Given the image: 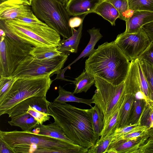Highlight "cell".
Returning a JSON list of instances; mask_svg holds the SVG:
<instances>
[{
	"label": "cell",
	"instance_id": "cell-33",
	"mask_svg": "<svg viewBox=\"0 0 153 153\" xmlns=\"http://www.w3.org/2000/svg\"><path fill=\"white\" fill-rule=\"evenodd\" d=\"M138 59L148 83L149 99L150 101L153 102V66L143 60Z\"/></svg>",
	"mask_w": 153,
	"mask_h": 153
},
{
	"label": "cell",
	"instance_id": "cell-36",
	"mask_svg": "<svg viewBox=\"0 0 153 153\" xmlns=\"http://www.w3.org/2000/svg\"><path fill=\"white\" fill-rule=\"evenodd\" d=\"M143 129L149 130L147 127L142 126L139 123L127 125L122 127L117 128L114 132L111 135L114 138L134 131Z\"/></svg>",
	"mask_w": 153,
	"mask_h": 153
},
{
	"label": "cell",
	"instance_id": "cell-6",
	"mask_svg": "<svg viewBox=\"0 0 153 153\" xmlns=\"http://www.w3.org/2000/svg\"><path fill=\"white\" fill-rule=\"evenodd\" d=\"M3 21L15 34L34 47H57L61 40L60 35L44 22L27 23L17 19Z\"/></svg>",
	"mask_w": 153,
	"mask_h": 153
},
{
	"label": "cell",
	"instance_id": "cell-30",
	"mask_svg": "<svg viewBox=\"0 0 153 153\" xmlns=\"http://www.w3.org/2000/svg\"><path fill=\"white\" fill-rule=\"evenodd\" d=\"M113 139L111 134L104 137H100L94 146L88 149V153H106Z\"/></svg>",
	"mask_w": 153,
	"mask_h": 153
},
{
	"label": "cell",
	"instance_id": "cell-47",
	"mask_svg": "<svg viewBox=\"0 0 153 153\" xmlns=\"http://www.w3.org/2000/svg\"><path fill=\"white\" fill-rule=\"evenodd\" d=\"M62 4L65 5L69 0H58Z\"/></svg>",
	"mask_w": 153,
	"mask_h": 153
},
{
	"label": "cell",
	"instance_id": "cell-14",
	"mask_svg": "<svg viewBox=\"0 0 153 153\" xmlns=\"http://www.w3.org/2000/svg\"><path fill=\"white\" fill-rule=\"evenodd\" d=\"M0 29L4 31L5 33L4 36L15 54L22 56L29 55L33 46L32 45L15 34L7 27L3 21L0 20Z\"/></svg>",
	"mask_w": 153,
	"mask_h": 153
},
{
	"label": "cell",
	"instance_id": "cell-1",
	"mask_svg": "<svg viewBox=\"0 0 153 153\" xmlns=\"http://www.w3.org/2000/svg\"><path fill=\"white\" fill-rule=\"evenodd\" d=\"M48 108L54 122L76 144L88 149L99 139L94 129L90 109L53 102H50Z\"/></svg>",
	"mask_w": 153,
	"mask_h": 153
},
{
	"label": "cell",
	"instance_id": "cell-38",
	"mask_svg": "<svg viewBox=\"0 0 153 153\" xmlns=\"http://www.w3.org/2000/svg\"><path fill=\"white\" fill-rule=\"evenodd\" d=\"M26 113L31 115L41 125L50 118V115L32 108H29Z\"/></svg>",
	"mask_w": 153,
	"mask_h": 153
},
{
	"label": "cell",
	"instance_id": "cell-34",
	"mask_svg": "<svg viewBox=\"0 0 153 153\" xmlns=\"http://www.w3.org/2000/svg\"><path fill=\"white\" fill-rule=\"evenodd\" d=\"M16 79L10 77L0 76V102L3 99Z\"/></svg>",
	"mask_w": 153,
	"mask_h": 153
},
{
	"label": "cell",
	"instance_id": "cell-11",
	"mask_svg": "<svg viewBox=\"0 0 153 153\" xmlns=\"http://www.w3.org/2000/svg\"><path fill=\"white\" fill-rule=\"evenodd\" d=\"M24 56L14 52L4 36H0V76L9 77Z\"/></svg>",
	"mask_w": 153,
	"mask_h": 153
},
{
	"label": "cell",
	"instance_id": "cell-43",
	"mask_svg": "<svg viewBox=\"0 0 153 153\" xmlns=\"http://www.w3.org/2000/svg\"><path fill=\"white\" fill-rule=\"evenodd\" d=\"M0 144V153H15L1 138Z\"/></svg>",
	"mask_w": 153,
	"mask_h": 153
},
{
	"label": "cell",
	"instance_id": "cell-20",
	"mask_svg": "<svg viewBox=\"0 0 153 153\" xmlns=\"http://www.w3.org/2000/svg\"><path fill=\"white\" fill-rule=\"evenodd\" d=\"M109 22L112 26H115L116 19L119 18L120 14L117 9L109 2L101 0L93 11Z\"/></svg>",
	"mask_w": 153,
	"mask_h": 153
},
{
	"label": "cell",
	"instance_id": "cell-7",
	"mask_svg": "<svg viewBox=\"0 0 153 153\" xmlns=\"http://www.w3.org/2000/svg\"><path fill=\"white\" fill-rule=\"evenodd\" d=\"M68 55H60L48 59L39 60L28 55L24 56L10 77L32 78L45 77L59 73L67 60Z\"/></svg>",
	"mask_w": 153,
	"mask_h": 153
},
{
	"label": "cell",
	"instance_id": "cell-42",
	"mask_svg": "<svg viewBox=\"0 0 153 153\" xmlns=\"http://www.w3.org/2000/svg\"><path fill=\"white\" fill-rule=\"evenodd\" d=\"M142 28L144 31L151 41L153 42V21L144 25Z\"/></svg>",
	"mask_w": 153,
	"mask_h": 153
},
{
	"label": "cell",
	"instance_id": "cell-2",
	"mask_svg": "<svg viewBox=\"0 0 153 153\" xmlns=\"http://www.w3.org/2000/svg\"><path fill=\"white\" fill-rule=\"evenodd\" d=\"M130 62L114 41L106 42L94 50L85 62V70L92 76L118 85L124 82Z\"/></svg>",
	"mask_w": 153,
	"mask_h": 153
},
{
	"label": "cell",
	"instance_id": "cell-19",
	"mask_svg": "<svg viewBox=\"0 0 153 153\" xmlns=\"http://www.w3.org/2000/svg\"><path fill=\"white\" fill-rule=\"evenodd\" d=\"M34 129L33 133L75 143L67 137L62 128L55 122L47 125L38 124Z\"/></svg>",
	"mask_w": 153,
	"mask_h": 153
},
{
	"label": "cell",
	"instance_id": "cell-41",
	"mask_svg": "<svg viewBox=\"0 0 153 153\" xmlns=\"http://www.w3.org/2000/svg\"><path fill=\"white\" fill-rule=\"evenodd\" d=\"M87 14L82 15V18L77 16H74L70 18L69 20V25L72 28H74L79 27L82 23L84 19Z\"/></svg>",
	"mask_w": 153,
	"mask_h": 153
},
{
	"label": "cell",
	"instance_id": "cell-32",
	"mask_svg": "<svg viewBox=\"0 0 153 153\" xmlns=\"http://www.w3.org/2000/svg\"><path fill=\"white\" fill-rule=\"evenodd\" d=\"M119 109L114 113L112 117L104 125L99 134L100 137H104L112 134L117 128Z\"/></svg>",
	"mask_w": 153,
	"mask_h": 153
},
{
	"label": "cell",
	"instance_id": "cell-5",
	"mask_svg": "<svg viewBox=\"0 0 153 153\" xmlns=\"http://www.w3.org/2000/svg\"><path fill=\"white\" fill-rule=\"evenodd\" d=\"M35 16L56 31L64 39L73 34L69 25L70 16L65 5L58 0H33L31 5Z\"/></svg>",
	"mask_w": 153,
	"mask_h": 153
},
{
	"label": "cell",
	"instance_id": "cell-4",
	"mask_svg": "<svg viewBox=\"0 0 153 153\" xmlns=\"http://www.w3.org/2000/svg\"><path fill=\"white\" fill-rule=\"evenodd\" d=\"M53 81L50 76L32 78H17L0 102V116L8 114L22 101L32 97H46Z\"/></svg>",
	"mask_w": 153,
	"mask_h": 153
},
{
	"label": "cell",
	"instance_id": "cell-22",
	"mask_svg": "<svg viewBox=\"0 0 153 153\" xmlns=\"http://www.w3.org/2000/svg\"><path fill=\"white\" fill-rule=\"evenodd\" d=\"M134 98V96L133 95L125 93L123 101L119 108L117 128L127 125L130 111Z\"/></svg>",
	"mask_w": 153,
	"mask_h": 153
},
{
	"label": "cell",
	"instance_id": "cell-18",
	"mask_svg": "<svg viewBox=\"0 0 153 153\" xmlns=\"http://www.w3.org/2000/svg\"><path fill=\"white\" fill-rule=\"evenodd\" d=\"M83 23V21L77 30L73 28V34L68 39L63 38L61 40L59 45L57 47L58 51L68 55L71 53L77 52L82 33Z\"/></svg>",
	"mask_w": 153,
	"mask_h": 153
},
{
	"label": "cell",
	"instance_id": "cell-21",
	"mask_svg": "<svg viewBox=\"0 0 153 153\" xmlns=\"http://www.w3.org/2000/svg\"><path fill=\"white\" fill-rule=\"evenodd\" d=\"M8 122L11 126L20 128L22 131H31L37 125L39 124L33 116L26 112L11 118V120Z\"/></svg>",
	"mask_w": 153,
	"mask_h": 153
},
{
	"label": "cell",
	"instance_id": "cell-40",
	"mask_svg": "<svg viewBox=\"0 0 153 153\" xmlns=\"http://www.w3.org/2000/svg\"><path fill=\"white\" fill-rule=\"evenodd\" d=\"M153 153V137H149L135 153Z\"/></svg>",
	"mask_w": 153,
	"mask_h": 153
},
{
	"label": "cell",
	"instance_id": "cell-37",
	"mask_svg": "<svg viewBox=\"0 0 153 153\" xmlns=\"http://www.w3.org/2000/svg\"><path fill=\"white\" fill-rule=\"evenodd\" d=\"M148 130L143 129L134 131L113 138L112 141L121 140H130L137 138L146 134Z\"/></svg>",
	"mask_w": 153,
	"mask_h": 153
},
{
	"label": "cell",
	"instance_id": "cell-9",
	"mask_svg": "<svg viewBox=\"0 0 153 153\" xmlns=\"http://www.w3.org/2000/svg\"><path fill=\"white\" fill-rule=\"evenodd\" d=\"M114 41L129 61L138 58L151 42L142 28L136 33L120 34Z\"/></svg>",
	"mask_w": 153,
	"mask_h": 153
},
{
	"label": "cell",
	"instance_id": "cell-25",
	"mask_svg": "<svg viewBox=\"0 0 153 153\" xmlns=\"http://www.w3.org/2000/svg\"><path fill=\"white\" fill-rule=\"evenodd\" d=\"M59 96L53 100V102L58 103H64L67 102H74L85 104L92 107V99H85L77 97L73 93L67 91L59 85L58 87Z\"/></svg>",
	"mask_w": 153,
	"mask_h": 153
},
{
	"label": "cell",
	"instance_id": "cell-23",
	"mask_svg": "<svg viewBox=\"0 0 153 153\" xmlns=\"http://www.w3.org/2000/svg\"><path fill=\"white\" fill-rule=\"evenodd\" d=\"M100 29L94 27L88 29L87 32L90 35L89 41L85 48L78 57L65 69L66 70L71 65L81 58L89 56L94 50V47L97 42L102 37L100 32Z\"/></svg>",
	"mask_w": 153,
	"mask_h": 153
},
{
	"label": "cell",
	"instance_id": "cell-13",
	"mask_svg": "<svg viewBox=\"0 0 153 153\" xmlns=\"http://www.w3.org/2000/svg\"><path fill=\"white\" fill-rule=\"evenodd\" d=\"M149 137L146 134L135 139L112 141L106 153H135Z\"/></svg>",
	"mask_w": 153,
	"mask_h": 153
},
{
	"label": "cell",
	"instance_id": "cell-35",
	"mask_svg": "<svg viewBox=\"0 0 153 153\" xmlns=\"http://www.w3.org/2000/svg\"><path fill=\"white\" fill-rule=\"evenodd\" d=\"M136 60L141 91L150 101L149 98V87L148 81L138 59H137Z\"/></svg>",
	"mask_w": 153,
	"mask_h": 153
},
{
	"label": "cell",
	"instance_id": "cell-15",
	"mask_svg": "<svg viewBox=\"0 0 153 153\" xmlns=\"http://www.w3.org/2000/svg\"><path fill=\"white\" fill-rule=\"evenodd\" d=\"M153 21V12L145 10L133 11L131 16L125 21L126 33L137 32L144 25Z\"/></svg>",
	"mask_w": 153,
	"mask_h": 153
},
{
	"label": "cell",
	"instance_id": "cell-28",
	"mask_svg": "<svg viewBox=\"0 0 153 153\" xmlns=\"http://www.w3.org/2000/svg\"><path fill=\"white\" fill-rule=\"evenodd\" d=\"M111 4L117 9L120 14L119 19L126 21L133 11L129 8L127 0H105Z\"/></svg>",
	"mask_w": 153,
	"mask_h": 153
},
{
	"label": "cell",
	"instance_id": "cell-46",
	"mask_svg": "<svg viewBox=\"0 0 153 153\" xmlns=\"http://www.w3.org/2000/svg\"><path fill=\"white\" fill-rule=\"evenodd\" d=\"M5 35V33L4 31L2 29H0V36H4Z\"/></svg>",
	"mask_w": 153,
	"mask_h": 153
},
{
	"label": "cell",
	"instance_id": "cell-39",
	"mask_svg": "<svg viewBox=\"0 0 153 153\" xmlns=\"http://www.w3.org/2000/svg\"><path fill=\"white\" fill-rule=\"evenodd\" d=\"M138 58L153 66V42H151Z\"/></svg>",
	"mask_w": 153,
	"mask_h": 153
},
{
	"label": "cell",
	"instance_id": "cell-44",
	"mask_svg": "<svg viewBox=\"0 0 153 153\" xmlns=\"http://www.w3.org/2000/svg\"><path fill=\"white\" fill-rule=\"evenodd\" d=\"M146 135L149 137H153V128L148 130L146 132Z\"/></svg>",
	"mask_w": 153,
	"mask_h": 153
},
{
	"label": "cell",
	"instance_id": "cell-10",
	"mask_svg": "<svg viewBox=\"0 0 153 153\" xmlns=\"http://www.w3.org/2000/svg\"><path fill=\"white\" fill-rule=\"evenodd\" d=\"M34 14L31 6L20 0H0V20H12Z\"/></svg>",
	"mask_w": 153,
	"mask_h": 153
},
{
	"label": "cell",
	"instance_id": "cell-3",
	"mask_svg": "<svg viewBox=\"0 0 153 153\" xmlns=\"http://www.w3.org/2000/svg\"><path fill=\"white\" fill-rule=\"evenodd\" d=\"M0 138L15 153H87L88 151L76 144L31 131L0 130Z\"/></svg>",
	"mask_w": 153,
	"mask_h": 153
},
{
	"label": "cell",
	"instance_id": "cell-31",
	"mask_svg": "<svg viewBox=\"0 0 153 153\" xmlns=\"http://www.w3.org/2000/svg\"><path fill=\"white\" fill-rule=\"evenodd\" d=\"M129 9L133 11L145 10L153 12V0H127Z\"/></svg>",
	"mask_w": 153,
	"mask_h": 153
},
{
	"label": "cell",
	"instance_id": "cell-16",
	"mask_svg": "<svg viewBox=\"0 0 153 153\" xmlns=\"http://www.w3.org/2000/svg\"><path fill=\"white\" fill-rule=\"evenodd\" d=\"M101 0H69L65 5L71 16H77L92 13Z\"/></svg>",
	"mask_w": 153,
	"mask_h": 153
},
{
	"label": "cell",
	"instance_id": "cell-8",
	"mask_svg": "<svg viewBox=\"0 0 153 153\" xmlns=\"http://www.w3.org/2000/svg\"><path fill=\"white\" fill-rule=\"evenodd\" d=\"M96 89L92 98L104 115V125L119 109L124 97V82L118 85L113 84L94 76Z\"/></svg>",
	"mask_w": 153,
	"mask_h": 153
},
{
	"label": "cell",
	"instance_id": "cell-45",
	"mask_svg": "<svg viewBox=\"0 0 153 153\" xmlns=\"http://www.w3.org/2000/svg\"><path fill=\"white\" fill-rule=\"evenodd\" d=\"M26 3H27L30 6L31 5L33 0H20Z\"/></svg>",
	"mask_w": 153,
	"mask_h": 153
},
{
	"label": "cell",
	"instance_id": "cell-29",
	"mask_svg": "<svg viewBox=\"0 0 153 153\" xmlns=\"http://www.w3.org/2000/svg\"><path fill=\"white\" fill-rule=\"evenodd\" d=\"M140 124L147 127L149 130L153 128V102L147 103L141 116Z\"/></svg>",
	"mask_w": 153,
	"mask_h": 153
},
{
	"label": "cell",
	"instance_id": "cell-27",
	"mask_svg": "<svg viewBox=\"0 0 153 153\" xmlns=\"http://www.w3.org/2000/svg\"><path fill=\"white\" fill-rule=\"evenodd\" d=\"M91 113L92 120L94 131L99 136L104 126V115L98 107L95 105L90 109ZM100 137V136H99Z\"/></svg>",
	"mask_w": 153,
	"mask_h": 153
},
{
	"label": "cell",
	"instance_id": "cell-24",
	"mask_svg": "<svg viewBox=\"0 0 153 153\" xmlns=\"http://www.w3.org/2000/svg\"><path fill=\"white\" fill-rule=\"evenodd\" d=\"M95 82L94 76L84 70L80 75L75 79L73 83L75 86L73 93L74 94L83 92L86 93Z\"/></svg>",
	"mask_w": 153,
	"mask_h": 153
},
{
	"label": "cell",
	"instance_id": "cell-12",
	"mask_svg": "<svg viewBox=\"0 0 153 153\" xmlns=\"http://www.w3.org/2000/svg\"><path fill=\"white\" fill-rule=\"evenodd\" d=\"M50 102L46 97L35 96L28 98L14 106L8 114L11 118L22 113H26L29 108L37 110L50 115L48 106Z\"/></svg>",
	"mask_w": 153,
	"mask_h": 153
},
{
	"label": "cell",
	"instance_id": "cell-17",
	"mask_svg": "<svg viewBox=\"0 0 153 153\" xmlns=\"http://www.w3.org/2000/svg\"><path fill=\"white\" fill-rule=\"evenodd\" d=\"M149 101L141 91L134 95L130 111L127 125L140 124V120L142 113L147 103Z\"/></svg>",
	"mask_w": 153,
	"mask_h": 153
},
{
	"label": "cell",
	"instance_id": "cell-26",
	"mask_svg": "<svg viewBox=\"0 0 153 153\" xmlns=\"http://www.w3.org/2000/svg\"><path fill=\"white\" fill-rule=\"evenodd\" d=\"M62 53L56 47L33 46L29 55L36 59L44 60L55 57L60 55Z\"/></svg>",
	"mask_w": 153,
	"mask_h": 153
}]
</instances>
